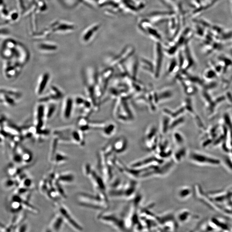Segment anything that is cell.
I'll return each mask as SVG.
<instances>
[{"mask_svg": "<svg viewBox=\"0 0 232 232\" xmlns=\"http://www.w3.org/2000/svg\"><path fill=\"white\" fill-rule=\"evenodd\" d=\"M102 222L108 224L115 229L121 231H128L126 226V218L123 217L121 214L115 213H104L100 214L98 217Z\"/></svg>", "mask_w": 232, "mask_h": 232, "instance_id": "cell-1", "label": "cell"}, {"mask_svg": "<svg viewBox=\"0 0 232 232\" xmlns=\"http://www.w3.org/2000/svg\"><path fill=\"white\" fill-rule=\"evenodd\" d=\"M23 68L11 59L5 60L2 65V74L6 79L12 81L18 77Z\"/></svg>", "mask_w": 232, "mask_h": 232, "instance_id": "cell-2", "label": "cell"}, {"mask_svg": "<svg viewBox=\"0 0 232 232\" xmlns=\"http://www.w3.org/2000/svg\"><path fill=\"white\" fill-rule=\"evenodd\" d=\"M156 216L161 229L166 231H175V229L177 228L178 224L176 220L175 214H173L172 212H167Z\"/></svg>", "mask_w": 232, "mask_h": 232, "instance_id": "cell-3", "label": "cell"}, {"mask_svg": "<svg viewBox=\"0 0 232 232\" xmlns=\"http://www.w3.org/2000/svg\"><path fill=\"white\" fill-rule=\"evenodd\" d=\"M187 156L189 160L195 164L215 166L220 164L219 160L199 152L191 151L188 154Z\"/></svg>", "mask_w": 232, "mask_h": 232, "instance_id": "cell-4", "label": "cell"}, {"mask_svg": "<svg viewBox=\"0 0 232 232\" xmlns=\"http://www.w3.org/2000/svg\"><path fill=\"white\" fill-rule=\"evenodd\" d=\"M55 204H56V206H57L59 213L62 216L65 222H66L70 227L76 231H83V227L78 223L76 222L68 212V209L64 206H62L58 202L55 203Z\"/></svg>", "mask_w": 232, "mask_h": 232, "instance_id": "cell-5", "label": "cell"}, {"mask_svg": "<svg viewBox=\"0 0 232 232\" xmlns=\"http://www.w3.org/2000/svg\"><path fill=\"white\" fill-rule=\"evenodd\" d=\"M62 98H64V93L60 88L52 86L50 88L48 92L42 96L39 99V102L42 103L56 102Z\"/></svg>", "mask_w": 232, "mask_h": 232, "instance_id": "cell-6", "label": "cell"}, {"mask_svg": "<svg viewBox=\"0 0 232 232\" xmlns=\"http://www.w3.org/2000/svg\"><path fill=\"white\" fill-rule=\"evenodd\" d=\"M45 107L43 103H39L35 107L34 112V126L38 130L44 128L45 119Z\"/></svg>", "mask_w": 232, "mask_h": 232, "instance_id": "cell-7", "label": "cell"}, {"mask_svg": "<svg viewBox=\"0 0 232 232\" xmlns=\"http://www.w3.org/2000/svg\"><path fill=\"white\" fill-rule=\"evenodd\" d=\"M74 99L70 96L65 97L61 105V118L65 121H68L71 118L74 108Z\"/></svg>", "mask_w": 232, "mask_h": 232, "instance_id": "cell-8", "label": "cell"}, {"mask_svg": "<svg viewBox=\"0 0 232 232\" xmlns=\"http://www.w3.org/2000/svg\"><path fill=\"white\" fill-rule=\"evenodd\" d=\"M164 160L160 158L155 154L154 156H150L133 162L130 165L132 168L142 167L148 166L152 165L161 164L164 162Z\"/></svg>", "mask_w": 232, "mask_h": 232, "instance_id": "cell-9", "label": "cell"}, {"mask_svg": "<svg viewBox=\"0 0 232 232\" xmlns=\"http://www.w3.org/2000/svg\"><path fill=\"white\" fill-rule=\"evenodd\" d=\"M111 144L113 152L116 154H124L128 148V141L124 136L117 138Z\"/></svg>", "mask_w": 232, "mask_h": 232, "instance_id": "cell-10", "label": "cell"}, {"mask_svg": "<svg viewBox=\"0 0 232 232\" xmlns=\"http://www.w3.org/2000/svg\"><path fill=\"white\" fill-rule=\"evenodd\" d=\"M88 177L91 180L95 190L97 192H102L106 193V186L104 181L103 178L98 176L96 171L92 170Z\"/></svg>", "mask_w": 232, "mask_h": 232, "instance_id": "cell-11", "label": "cell"}, {"mask_svg": "<svg viewBox=\"0 0 232 232\" xmlns=\"http://www.w3.org/2000/svg\"><path fill=\"white\" fill-rule=\"evenodd\" d=\"M50 78V76L48 72L44 73L40 75L38 78L35 90V92L37 96H40L43 95L47 87Z\"/></svg>", "mask_w": 232, "mask_h": 232, "instance_id": "cell-12", "label": "cell"}, {"mask_svg": "<svg viewBox=\"0 0 232 232\" xmlns=\"http://www.w3.org/2000/svg\"><path fill=\"white\" fill-rule=\"evenodd\" d=\"M64 220L58 212L52 219L47 232H60L63 227Z\"/></svg>", "mask_w": 232, "mask_h": 232, "instance_id": "cell-13", "label": "cell"}, {"mask_svg": "<svg viewBox=\"0 0 232 232\" xmlns=\"http://www.w3.org/2000/svg\"><path fill=\"white\" fill-rule=\"evenodd\" d=\"M192 194L191 188L187 186L181 187L177 189L176 192V196L178 200L185 201L189 199Z\"/></svg>", "mask_w": 232, "mask_h": 232, "instance_id": "cell-14", "label": "cell"}, {"mask_svg": "<svg viewBox=\"0 0 232 232\" xmlns=\"http://www.w3.org/2000/svg\"><path fill=\"white\" fill-rule=\"evenodd\" d=\"M188 155L187 149L183 146L178 147L172 154L173 161L176 163H179L182 162L184 158Z\"/></svg>", "mask_w": 232, "mask_h": 232, "instance_id": "cell-15", "label": "cell"}, {"mask_svg": "<svg viewBox=\"0 0 232 232\" xmlns=\"http://www.w3.org/2000/svg\"><path fill=\"white\" fill-rule=\"evenodd\" d=\"M176 220L178 224H184L187 222L191 219L192 214L187 209H182L175 214Z\"/></svg>", "mask_w": 232, "mask_h": 232, "instance_id": "cell-16", "label": "cell"}, {"mask_svg": "<svg viewBox=\"0 0 232 232\" xmlns=\"http://www.w3.org/2000/svg\"><path fill=\"white\" fill-rule=\"evenodd\" d=\"M56 180L61 184V183L71 184L75 181V176L72 173L67 171L56 174Z\"/></svg>", "mask_w": 232, "mask_h": 232, "instance_id": "cell-17", "label": "cell"}, {"mask_svg": "<svg viewBox=\"0 0 232 232\" xmlns=\"http://www.w3.org/2000/svg\"><path fill=\"white\" fill-rule=\"evenodd\" d=\"M0 94H8L13 96L18 100L22 97V93L17 89L0 86Z\"/></svg>", "mask_w": 232, "mask_h": 232, "instance_id": "cell-18", "label": "cell"}, {"mask_svg": "<svg viewBox=\"0 0 232 232\" xmlns=\"http://www.w3.org/2000/svg\"><path fill=\"white\" fill-rule=\"evenodd\" d=\"M18 100L11 95L0 94V103L7 107H12L17 104Z\"/></svg>", "mask_w": 232, "mask_h": 232, "instance_id": "cell-19", "label": "cell"}, {"mask_svg": "<svg viewBox=\"0 0 232 232\" xmlns=\"http://www.w3.org/2000/svg\"><path fill=\"white\" fill-rule=\"evenodd\" d=\"M56 102H50L45 107V119L46 121L50 120L54 115L56 111Z\"/></svg>", "mask_w": 232, "mask_h": 232, "instance_id": "cell-20", "label": "cell"}, {"mask_svg": "<svg viewBox=\"0 0 232 232\" xmlns=\"http://www.w3.org/2000/svg\"><path fill=\"white\" fill-rule=\"evenodd\" d=\"M170 119L171 118L166 115L162 116L161 118L160 124V131L162 134H166L169 130Z\"/></svg>", "mask_w": 232, "mask_h": 232, "instance_id": "cell-21", "label": "cell"}, {"mask_svg": "<svg viewBox=\"0 0 232 232\" xmlns=\"http://www.w3.org/2000/svg\"><path fill=\"white\" fill-rule=\"evenodd\" d=\"M103 134L106 137L109 138L113 136L116 131V126L114 124H106L103 129Z\"/></svg>", "mask_w": 232, "mask_h": 232, "instance_id": "cell-22", "label": "cell"}, {"mask_svg": "<svg viewBox=\"0 0 232 232\" xmlns=\"http://www.w3.org/2000/svg\"><path fill=\"white\" fill-rule=\"evenodd\" d=\"M158 103L163 102L171 98L172 96V93L171 90L169 89H164L157 94Z\"/></svg>", "mask_w": 232, "mask_h": 232, "instance_id": "cell-23", "label": "cell"}, {"mask_svg": "<svg viewBox=\"0 0 232 232\" xmlns=\"http://www.w3.org/2000/svg\"><path fill=\"white\" fill-rule=\"evenodd\" d=\"M69 161V158L66 155L61 153L57 152L54 156L53 162L55 164L60 165Z\"/></svg>", "mask_w": 232, "mask_h": 232, "instance_id": "cell-24", "label": "cell"}, {"mask_svg": "<svg viewBox=\"0 0 232 232\" xmlns=\"http://www.w3.org/2000/svg\"><path fill=\"white\" fill-rule=\"evenodd\" d=\"M172 139L177 147L183 146L185 142V139L182 134L177 131L173 133Z\"/></svg>", "mask_w": 232, "mask_h": 232, "instance_id": "cell-25", "label": "cell"}, {"mask_svg": "<svg viewBox=\"0 0 232 232\" xmlns=\"http://www.w3.org/2000/svg\"><path fill=\"white\" fill-rule=\"evenodd\" d=\"M59 143V140L57 138L54 137V139H53L52 140L50 150L49 157L50 161L51 162H53L54 156L57 152V145Z\"/></svg>", "mask_w": 232, "mask_h": 232, "instance_id": "cell-26", "label": "cell"}, {"mask_svg": "<svg viewBox=\"0 0 232 232\" xmlns=\"http://www.w3.org/2000/svg\"><path fill=\"white\" fill-rule=\"evenodd\" d=\"M184 119L182 115L172 119V120L170 121L169 124V130L175 129L180 125H182L184 123Z\"/></svg>", "mask_w": 232, "mask_h": 232, "instance_id": "cell-27", "label": "cell"}, {"mask_svg": "<svg viewBox=\"0 0 232 232\" xmlns=\"http://www.w3.org/2000/svg\"><path fill=\"white\" fill-rule=\"evenodd\" d=\"M53 186H54V187H55V190H56L57 192L61 198H62L63 199H66L68 197H67L63 188L61 186V184L56 180V178L54 181Z\"/></svg>", "mask_w": 232, "mask_h": 232, "instance_id": "cell-28", "label": "cell"}, {"mask_svg": "<svg viewBox=\"0 0 232 232\" xmlns=\"http://www.w3.org/2000/svg\"><path fill=\"white\" fill-rule=\"evenodd\" d=\"M39 188L42 194L46 195L49 190L47 177H44L40 180L39 184Z\"/></svg>", "mask_w": 232, "mask_h": 232, "instance_id": "cell-29", "label": "cell"}, {"mask_svg": "<svg viewBox=\"0 0 232 232\" xmlns=\"http://www.w3.org/2000/svg\"><path fill=\"white\" fill-rule=\"evenodd\" d=\"M22 156L23 161L26 163H29L32 161V154L29 151L26 150L24 152H23V155Z\"/></svg>", "mask_w": 232, "mask_h": 232, "instance_id": "cell-30", "label": "cell"}, {"mask_svg": "<svg viewBox=\"0 0 232 232\" xmlns=\"http://www.w3.org/2000/svg\"><path fill=\"white\" fill-rule=\"evenodd\" d=\"M32 184V181L29 177H26L20 182V187L30 188Z\"/></svg>", "mask_w": 232, "mask_h": 232, "instance_id": "cell-31", "label": "cell"}, {"mask_svg": "<svg viewBox=\"0 0 232 232\" xmlns=\"http://www.w3.org/2000/svg\"><path fill=\"white\" fill-rule=\"evenodd\" d=\"M9 29L6 27H0V38L8 36L10 34Z\"/></svg>", "mask_w": 232, "mask_h": 232, "instance_id": "cell-32", "label": "cell"}, {"mask_svg": "<svg viewBox=\"0 0 232 232\" xmlns=\"http://www.w3.org/2000/svg\"><path fill=\"white\" fill-rule=\"evenodd\" d=\"M92 169L91 166L89 163H85L83 167V171L85 176H89L91 172Z\"/></svg>", "mask_w": 232, "mask_h": 232, "instance_id": "cell-33", "label": "cell"}, {"mask_svg": "<svg viewBox=\"0 0 232 232\" xmlns=\"http://www.w3.org/2000/svg\"><path fill=\"white\" fill-rule=\"evenodd\" d=\"M17 14L16 12H12L11 13H9L8 16L7 17V19L8 22L9 23H12L14 21L17 19Z\"/></svg>", "mask_w": 232, "mask_h": 232, "instance_id": "cell-34", "label": "cell"}, {"mask_svg": "<svg viewBox=\"0 0 232 232\" xmlns=\"http://www.w3.org/2000/svg\"><path fill=\"white\" fill-rule=\"evenodd\" d=\"M15 183H16V181L11 179H7L4 181V187H5L10 188L13 187V186L15 184Z\"/></svg>", "mask_w": 232, "mask_h": 232, "instance_id": "cell-35", "label": "cell"}, {"mask_svg": "<svg viewBox=\"0 0 232 232\" xmlns=\"http://www.w3.org/2000/svg\"><path fill=\"white\" fill-rule=\"evenodd\" d=\"M27 229V225L26 224H23L22 225L19 226L18 231L25 232L26 231Z\"/></svg>", "mask_w": 232, "mask_h": 232, "instance_id": "cell-36", "label": "cell"}, {"mask_svg": "<svg viewBox=\"0 0 232 232\" xmlns=\"http://www.w3.org/2000/svg\"><path fill=\"white\" fill-rule=\"evenodd\" d=\"M5 121V118L2 115H0V124L4 122Z\"/></svg>", "mask_w": 232, "mask_h": 232, "instance_id": "cell-37", "label": "cell"}, {"mask_svg": "<svg viewBox=\"0 0 232 232\" xmlns=\"http://www.w3.org/2000/svg\"><path fill=\"white\" fill-rule=\"evenodd\" d=\"M2 0H0V5L2 4Z\"/></svg>", "mask_w": 232, "mask_h": 232, "instance_id": "cell-38", "label": "cell"}]
</instances>
